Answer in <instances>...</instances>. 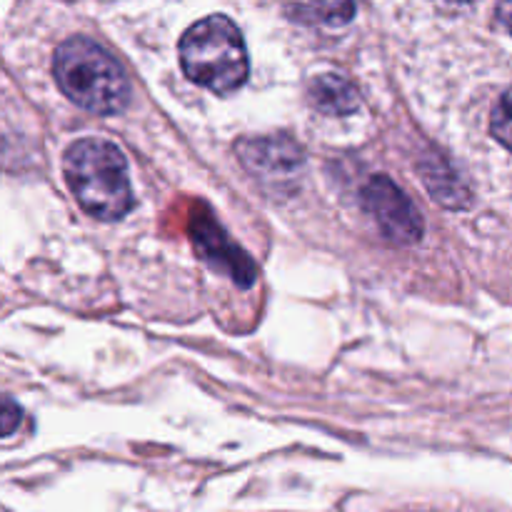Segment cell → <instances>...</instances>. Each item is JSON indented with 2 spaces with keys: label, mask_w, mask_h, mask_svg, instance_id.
<instances>
[{
  "label": "cell",
  "mask_w": 512,
  "mask_h": 512,
  "mask_svg": "<svg viewBox=\"0 0 512 512\" xmlns=\"http://www.w3.org/2000/svg\"><path fill=\"white\" fill-rule=\"evenodd\" d=\"M53 75L58 88L78 108L95 115H118L130 103V80L118 60L95 40L73 35L55 48Z\"/></svg>",
  "instance_id": "cell-1"
},
{
  "label": "cell",
  "mask_w": 512,
  "mask_h": 512,
  "mask_svg": "<svg viewBox=\"0 0 512 512\" xmlns=\"http://www.w3.org/2000/svg\"><path fill=\"white\" fill-rule=\"evenodd\" d=\"M63 173L75 200L98 220H120L133 210L135 198L128 163L108 140H78L63 155Z\"/></svg>",
  "instance_id": "cell-2"
},
{
  "label": "cell",
  "mask_w": 512,
  "mask_h": 512,
  "mask_svg": "<svg viewBox=\"0 0 512 512\" xmlns=\"http://www.w3.org/2000/svg\"><path fill=\"white\" fill-rule=\"evenodd\" d=\"M183 73L210 93L233 95L248 80L250 60L243 33L225 15H208L183 33L178 45Z\"/></svg>",
  "instance_id": "cell-3"
},
{
  "label": "cell",
  "mask_w": 512,
  "mask_h": 512,
  "mask_svg": "<svg viewBox=\"0 0 512 512\" xmlns=\"http://www.w3.org/2000/svg\"><path fill=\"white\" fill-rule=\"evenodd\" d=\"M190 238H193L195 253L200 260L210 265L218 273L228 275L240 288H250L258 278V265L253 263L248 253L240 245L233 243L223 225L215 220L213 210L205 203H195L190 213Z\"/></svg>",
  "instance_id": "cell-4"
},
{
  "label": "cell",
  "mask_w": 512,
  "mask_h": 512,
  "mask_svg": "<svg viewBox=\"0 0 512 512\" xmlns=\"http://www.w3.org/2000/svg\"><path fill=\"white\" fill-rule=\"evenodd\" d=\"M238 158L268 188L288 193L298 185L300 170L305 165V153L290 135H258L243 138L235 145Z\"/></svg>",
  "instance_id": "cell-5"
},
{
  "label": "cell",
  "mask_w": 512,
  "mask_h": 512,
  "mask_svg": "<svg viewBox=\"0 0 512 512\" xmlns=\"http://www.w3.org/2000/svg\"><path fill=\"white\" fill-rule=\"evenodd\" d=\"M363 208L390 243L413 245L423 238V215L388 175H375L365 183Z\"/></svg>",
  "instance_id": "cell-6"
},
{
  "label": "cell",
  "mask_w": 512,
  "mask_h": 512,
  "mask_svg": "<svg viewBox=\"0 0 512 512\" xmlns=\"http://www.w3.org/2000/svg\"><path fill=\"white\" fill-rule=\"evenodd\" d=\"M310 100L325 115H350L360 105L358 90L338 73L318 75L310 83Z\"/></svg>",
  "instance_id": "cell-7"
},
{
  "label": "cell",
  "mask_w": 512,
  "mask_h": 512,
  "mask_svg": "<svg viewBox=\"0 0 512 512\" xmlns=\"http://www.w3.org/2000/svg\"><path fill=\"white\" fill-rule=\"evenodd\" d=\"M423 173H425V178H428L425 183H428L430 193L438 198V203L450 205V208L468 205V200H470L468 190H465L463 183H460V180L455 178L448 168H445V163H435V173H430V170H423Z\"/></svg>",
  "instance_id": "cell-8"
},
{
  "label": "cell",
  "mask_w": 512,
  "mask_h": 512,
  "mask_svg": "<svg viewBox=\"0 0 512 512\" xmlns=\"http://www.w3.org/2000/svg\"><path fill=\"white\" fill-rule=\"evenodd\" d=\"M293 18L303 23H323V25H343L355 15L353 3H323V5H293L288 8Z\"/></svg>",
  "instance_id": "cell-9"
},
{
  "label": "cell",
  "mask_w": 512,
  "mask_h": 512,
  "mask_svg": "<svg viewBox=\"0 0 512 512\" xmlns=\"http://www.w3.org/2000/svg\"><path fill=\"white\" fill-rule=\"evenodd\" d=\"M490 133L495 135L498 143H503L505 148L512 150V88L505 90L503 98L493 108V115H490Z\"/></svg>",
  "instance_id": "cell-10"
},
{
  "label": "cell",
  "mask_w": 512,
  "mask_h": 512,
  "mask_svg": "<svg viewBox=\"0 0 512 512\" xmlns=\"http://www.w3.org/2000/svg\"><path fill=\"white\" fill-rule=\"evenodd\" d=\"M0 420H3V438H10L13 430L20 425V408L13 403V398L3 400V413H0Z\"/></svg>",
  "instance_id": "cell-11"
},
{
  "label": "cell",
  "mask_w": 512,
  "mask_h": 512,
  "mask_svg": "<svg viewBox=\"0 0 512 512\" xmlns=\"http://www.w3.org/2000/svg\"><path fill=\"white\" fill-rule=\"evenodd\" d=\"M495 13H498V23L512 33V3L498 5V10H495Z\"/></svg>",
  "instance_id": "cell-12"
}]
</instances>
